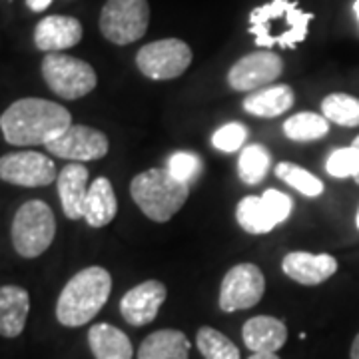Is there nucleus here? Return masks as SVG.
Masks as SVG:
<instances>
[{"label": "nucleus", "instance_id": "1", "mask_svg": "<svg viewBox=\"0 0 359 359\" xmlns=\"http://www.w3.org/2000/svg\"><path fill=\"white\" fill-rule=\"evenodd\" d=\"M72 126V116L60 104L44 98H20L0 116L4 140L13 146H46Z\"/></svg>", "mask_w": 359, "mask_h": 359}, {"label": "nucleus", "instance_id": "2", "mask_svg": "<svg viewBox=\"0 0 359 359\" xmlns=\"http://www.w3.org/2000/svg\"><path fill=\"white\" fill-rule=\"evenodd\" d=\"M112 292V278L108 269L90 266L80 269L56 302V320L66 327H80L98 316Z\"/></svg>", "mask_w": 359, "mask_h": 359}, {"label": "nucleus", "instance_id": "3", "mask_svg": "<svg viewBox=\"0 0 359 359\" xmlns=\"http://www.w3.org/2000/svg\"><path fill=\"white\" fill-rule=\"evenodd\" d=\"M313 14L299 8L295 0H271L250 14V32L257 46L295 48L308 39Z\"/></svg>", "mask_w": 359, "mask_h": 359}, {"label": "nucleus", "instance_id": "4", "mask_svg": "<svg viewBox=\"0 0 359 359\" xmlns=\"http://www.w3.org/2000/svg\"><path fill=\"white\" fill-rule=\"evenodd\" d=\"M130 194L148 218L164 224L186 204L190 184L174 178L166 168H152L132 180Z\"/></svg>", "mask_w": 359, "mask_h": 359}, {"label": "nucleus", "instance_id": "5", "mask_svg": "<svg viewBox=\"0 0 359 359\" xmlns=\"http://www.w3.org/2000/svg\"><path fill=\"white\" fill-rule=\"evenodd\" d=\"M56 219L54 212L42 200H30L18 208L13 222V245L22 257L42 256L54 242Z\"/></svg>", "mask_w": 359, "mask_h": 359}, {"label": "nucleus", "instance_id": "6", "mask_svg": "<svg viewBox=\"0 0 359 359\" xmlns=\"http://www.w3.org/2000/svg\"><path fill=\"white\" fill-rule=\"evenodd\" d=\"M42 76L48 88L65 100H78L98 84V76L88 62L62 52L46 54L42 60Z\"/></svg>", "mask_w": 359, "mask_h": 359}, {"label": "nucleus", "instance_id": "7", "mask_svg": "<svg viewBox=\"0 0 359 359\" xmlns=\"http://www.w3.org/2000/svg\"><path fill=\"white\" fill-rule=\"evenodd\" d=\"M150 25L148 0H106L100 13V32L108 42L126 46L140 40Z\"/></svg>", "mask_w": 359, "mask_h": 359}, {"label": "nucleus", "instance_id": "8", "mask_svg": "<svg viewBox=\"0 0 359 359\" xmlns=\"http://www.w3.org/2000/svg\"><path fill=\"white\" fill-rule=\"evenodd\" d=\"M294 202L287 194L269 188L262 196H245L238 204L236 218L248 233H268L292 216Z\"/></svg>", "mask_w": 359, "mask_h": 359}, {"label": "nucleus", "instance_id": "9", "mask_svg": "<svg viewBox=\"0 0 359 359\" xmlns=\"http://www.w3.org/2000/svg\"><path fill=\"white\" fill-rule=\"evenodd\" d=\"M192 65L190 46L178 39H164L142 46L136 54V66L150 80H174Z\"/></svg>", "mask_w": 359, "mask_h": 359}, {"label": "nucleus", "instance_id": "10", "mask_svg": "<svg viewBox=\"0 0 359 359\" xmlns=\"http://www.w3.org/2000/svg\"><path fill=\"white\" fill-rule=\"evenodd\" d=\"M266 292V278L256 264H238L224 276L219 285V309L231 313L259 304Z\"/></svg>", "mask_w": 359, "mask_h": 359}, {"label": "nucleus", "instance_id": "11", "mask_svg": "<svg viewBox=\"0 0 359 359\" xmlns=\"http://www.w3.org/2000/svg\"><path fill=\"white\" fill-rule=\"evenodd\" d=\"M283 72V60L271 50L245 54L228 72V84L236 92H256L271 86Z\"/></svg>", "mask_w": 359, "mask_h": 359}, {"label": "nucleus", "instance_id": "12", "mask_svg": "<svg viewBox=\"0 0 359 359\" xmlns=\"http://www.w3.org/2000/svg\"><path fill=\"white\" fill-rule=\"evenodd\" d=\"M0 180L22 188H42L58 180V174L54 162L46 154L13 152L0 158Z\"/></svg>", "mask_w": 359, "mask_h": 359}, {"label": "nucleus", "instance_id": "13", "mask_svg": "<svg viewBox=\"0 0 359 359\" xmlns=\"http://www.w3.org/2000/svg\"><path fill=\"white\" fill-rule=\"evenodd\" d=\"M46 150L56 158H65L72 162H88V160H100L108 154L110 142L100 130L90 128L84 124H72L58 138L48 142Z\"/></svg>", "mask_w": 359, "mask_h": 359}, {"label": "nucleus", "instance_id": "14", "mask_svg": "<svg viewBox=\"0 0 359 359\" xmlns=\"http://www.w3.org/2000/svg\"><path fill=\"white\" fill-rule=\"evenodd\" d=\"M166 302V285L158 280L138 283L120 299V313L134 327H144L152 323Z\"/></svg>", "mask_w": 359, "mask_h": 359}, {"label": "nucleus", "instance_id": "15", "mask_svg": "<svg viewBox=\"0 0 359 359\" xmlns=\"http://www.w3.org/2000/svg\"><path fill=\"white\" fill-rule=\"evenodd\" d=\"M283 273L302 285H320L337 271V259L330 254L290 252L282 262Z\"/></svg>", "mask_w": 359, "mask_h": 359}, {"label": "nucleus", "instance_id": "16", "mask_svg": "<svg viewBox=\"0 0 359 359\" xmlns=\"http://www.w3.org/2000/svg\"><path fill=\"white\" fill-rule=\"evenodd\" d=\"M82 25L74 16H46L42 18L34 30V44L42 52H62L76 46L82 40Z\"/></svg>", "mask_w": 359, "mask_h": 359}, {"label": "nucleus", "instance_id": "17", "mask_svg": "<svg viewBox=\"0 0 359 359\" xmlns=\"http://www.w3.org/2000/svg\"><path fill=\"white\" fill-rule=\"evenodd\" d=\"M242 337L254 353H276L287 341V327L282 320L271 316H256L245 321Z\"/></svg>", "mask_w": 359, "mask_h": 359}, {"label": "nucleus", "instance_id": "18", "mask_svg": "<svg viewBox=\"0 0 359 359\" xmlns=\"http://www.w3.org/2000/svg\"><path fill=\"white\" fill-rule=\"evenodd\" d=\"M58 196L66 218H84V205L88 196V170L86 166L72 162L58 174Z\"/></svg>", "mask_w": 359, "mask_h": 359}, {"label": "nucleus", "instance_id": "19", "mask_svg": "<svg viewBox=\"0 0 359 359\" xmlns=\"http://www.w3.org/2000/svg\"><path fill=\"white\" fill-rule=\"evenodd\" d=\"M30 311V295L20 285L0 287V335L18 337L25 332Z\"/></svg>", "mask_w": 359, "mask_h": 359}, {"label": "nucleus", "instance_id": "20", "mask_svg": "<svg viewBox=\"0 0 359 359\" xmlns=\"http://www.w3.org/2000/svg\"><path fill=\"white\" fill-rule=\"evenodd\" d=\"M88 346L94 359H132L134 355L128 335L110 323H96L90 327Z\"/></svg>", "mask_w": 359, "mask_h": 359}, {"label": "nucleus", "instance_id": "21", "mask_svg": "<svg viewBox=\"0 0 359 359\" xmlns=\"http://www.w3.org/2000/svg\"><path fill=\"white\" fill-rule=\"evenodd\" d=\"M295 102V94L287 84H271L266 88L248 94L244 100V110L248 114L259 118H276L287 112Z\"/></svg>", "mask_w": 359, "mask_h": 359}, {"label": "nucleus", "instance_id": "22", "mask_svg": "<svg viewBox=\"0 0 359 359\" xmlns=\"http://www.w3.org/2000/svg\"><path fill=\"white\" fill-rule=\"evenodd\" d=\"M190 339L180 330H158L140 344L138 359H190Z\"/></svg>", "mask_w": 359, "mask_h": 359}, {"label": "nucleus", "instance_id": "23", "mask_svg": "<svg viewBox=\"0 0 359 359\" xmlns=\"http://www.w3.org/2000/svg\"><path fill=\"white\" fill-rule=\"evenodd\" d=\"M116 214H118V200L110 180L96 178L86 196V205H84L86 224L90 228H104L116 218Z\"/></svg>", "mask_w": 359, "mask_h": 359}, {"label": "nucleus", "instance_id": "24", "mask_svg": "<svg viewBox=\"0 0 359 359\" xmlns=\"http://www.w3.org/2000/svg\"><path fill=\"white\" fill-rule=\"evenodd\" d=\"M330 120L323 114L299 112L283 122V134L294 142H316L327 136Z\"/></svg>", "mask_w": 359, "mask_h": 359}, {"label": "nucleus", "instance_id": "25", "mask_svg": "<svg viewBox=\"0 0 359 359\" xmlns=\"http://www.w3.org/2000/svg\"><path fill=\"white\" fill-rule=\"evenodd\" d=\"M321 114L337 126L355 128L359 126V98L346 92L327 94L321 100Z\"/></svg>", "mask_w": 359, "mask_h": 359}, {"label": "nucleus", "instance_id": "26", "mask_svg": "<svg viewBox=\"0 0 359 359\" xmlns=\"http://www.w3.org/2000/svg\"><path fill=\"white\" fill-rule=\"evenodd\" d=\"M196 346L204 359H240L238 346L230 337H226L222 332L210 327V325H204L198 330Z\"/></svg>", "mask_w": 359, "mask_h": 359}, {"label": "nucleus", "instance_id": "27", "mask_svg": "<svg viewBox=\"0 0 359 359\" xmlns=\"http://www.w3.org/2000/svg\"><path fill=\"white\" fill-rule=\"evenodd\" d=\"M269 164H271V156L269 152L259 146V144H250L242 148V156H240V178L248 186H256L268 174Z\"/></svg>", "mask_w": 359, "mask_h": 359}, {"label": "nucleus", "instance_id": "28", "mask_svg": "<svg viewBox=\"0 0 359 359\" xmlns=\"http://www.w3.org/2000/svg\"><path fill=\"white\" fill-rule=\"evenodd\" d=\"M276 176L308 198H318L323 194V182L318 176H313L309 170L292 162H280L276 166Z\"/></svg>", "mask_w": 359, "mask_h": 359}, {"label": "nucleus", "instance_id": "29", "mask_svg": "<svg viewBox=\"0 0 359 359\" xmlns=\"http://www.w3.org/2000/svg\"><path fill=\"white\" fill-rule=\"evenodd\" d=\"M325 170L334 178H355L359 172V150L353 146L337 148L327 158Z\"/></svg>", "mask_w": 359, "mask_h": 359}, {"label": "nucleus", "instance_id": "30", "mask_svg": "<svg viewBox=\"0 0 359 359\" xmlns=\"http://www.w3.org/2000/svg\"><path fill=\"white\" fill-rule=\"evenodd\" d=\"M166 170L180 182L190 184L202 172V160L194 152H176L168 158Z\"/></svg>", "mask_w": 359, "mask_h": 359}, {"label": "nucleus", "instance_id": "31", "mask_svg": "<svg viewBox=\"0 0 359 359\" xmlns=\"http://www.w3.org/2000/svg\"><path fill=\"white\" fill-rule=\"evenodd\" d=\"M245 138H248V128L240 122H230L219 126L214 136H212V144L214 148H218L219 152H238L242 150Z\"/></svg>", "mask_w": 359, "mask_h": 359}, {"label": "nucleus", "instance_id": "32", "mask_svg": "<svg viewBox=\"0 0 359 359\" xmlns=\"http://www.w3.org/2000/svg\"><path fill=\"white\" fill-rule=\"evenodd\" d=\"M26 4H28V8L32 13H42V11H46L50 6L52 0H26Z\"/></svg>", "mask_w": 359, "mask_h": 359}, {"label": "nucleus", "instance_id": "33", "mask_svg": "<svg viewBox=\"0 0 359 359\" xmlns=\"http://www.w3.org/2000/svg\"><path fill=\"white\" fill-rule=\"evenodd\" d=\"M349 359H359V334L355 335L353 344H351V349H349Z\"/></svg>", "mask_w": 359, "mask_h": 359}, {"label": "nucleus", "instance_id": "34", "mask_svg": "<svg viewBox=\"0 0 359 359\" xmlns=\"http://www.w3.org/2000/svg\"><path fill=\"white\" fill-rule=\"evenodd\" d=\"M248 359H280L278 353H252Z\"/></svg>", "mask_w": 359, "mask_h": 359}, {"label": "nucleus", "instance_id": "35", "mask_svg": "<svg viewBox=\"0 0 359 359\" xmlns=\"http://www.w3.org/2000/svg\"><path fill=\"white\" fill-rule=\"evenodd\" d=\"M351 146H353V148H358V150H359V136L355 138V140H353V144H351ZM355 182L359 184V172H358V176H355Z\"/></svg>", "mask_w": 359, "mask_h": 359}, {"label": "nucleus", "instance_id": "36", "mask_svg": "<svg viewBox=\"0 0 359 359\" xmlns=\"http://www.w3.org/2000/svg\"><path fill=\"white\" fill-rule=\"evenodd\" d=\"M353 13H355V16H358L359 20V0H355V4H353Z\"/></svg>", "mask_w": 359, "mask_h": 359}, {"label": "nucleus", "instance_id": "37", "mask_svg": "<svg viewBox=\"0 0 359 359\" xmlns=\"http://www.w3.org/2000/svg\"><path fill=\"white\" fill-rule=\"evenodd\" d=\"M355 224H358V230H359V210H358V216H355Z\"/></svg>", "mask_w": 359, "mask_h": 359}]
</instances>
